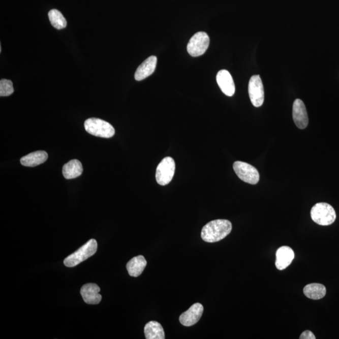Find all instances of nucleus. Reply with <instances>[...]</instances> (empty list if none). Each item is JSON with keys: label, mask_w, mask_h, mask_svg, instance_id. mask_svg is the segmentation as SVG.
Masks as SVG:
<instances>
[{"label": "nucleus", "mask_w": 339, "mask_h": 339, "mask_svg": "<svg viewBox=\"0 0 339 339\" xmlns=\"http://www.w3.org/2000/svg\"><path fill=\"white\" fill-rule=\"evenodd\" d=\"M304 294L312 300H320L326 295V288L322 284H311L306 285L303 288Z\"/></svg>", "instance_id": "18"}, {"label": "nucleus", "mask_w": 339, "mask_h": 339, "mask_svg": "<svg viewBox=\"0 0 339 339\" xmlns=\"http://www.w3.org/2000/svg\"><path fill=\"white\" fill-rule=\"evenodd\" d=\"M157 63L156 56H150L138 67L135 74V78L140 81L150 76L156 70Z\"/></svg>", "instance_id": "14"}, {"label": "nucleus", "mask_w": 339, "mask_h": 339, "mask_svg": "<svg viewBox=\"0 0 339 339\" xmlns=\"http://www.w3.org/2000/svg\"><path fill=\"white\" fill-rule=\"evenodd\" d=\"M146 338L165 339L164 330L158 322L151 321L147 323L144 329Z\"/></svg>", "instance_id": "19"}, {"label": "nucleus", "mask_w": 339, "mask_h": 339, "mask_svg": "<svg viewBox=\"0 0 339 339\" xmlns=\"http://www.w3.org/2000/svg\"><path fill=\"white\" fill-rule=\"evenodd\" d=\"M98 250L97 241L90 239L82 245L73 254L69 255L64 260V263L67 267H74L83 262L87 259L94 255Z\"/></svg>", "instance_id": "3"}, {"label": "nucleus", "mask_w": 339, "mask_h": 339, "mask_svg": "<svg viewBox=\"0 0 339 339\" xmlns=\"http://www.w3.org/2000/svg\"><path fill=\"white\" fill-rule=\"evenodd\" d=\"M248 92L253 106L258 108L263 105L265 100V91H264L262 80L259 75H255L251 77Z\"/></svg>", "instance_id": "8"}, {"label": "nucleus", "mask_w": 339, "mask_h": 339, "mask_svg": "<svg viewBox=\"0 0 339 339\" xmlns=\"http://www.w3.org/2000/svg\"><path fill=\"white\" fill-rule=\"evenodd\" d=\"M216 80L219 86L224 95L228 96H233L235 93V84L233 77L227 70H221L216 76Z\"/></svg>", "instance_id": "12"}, {"label": "nucleus", "mask_w": 339, "mask_h": 339, "mask_svg": "<svg viewBox=\"0 0 339 339\" xmlns=\"http://www.w3.org/2000/svg\"><path fill=\"white\" fill-rule=\"evenodd\" d=\"M204 312V307L202 304L196 303L191 306V308L184 312L180 316L179 320L181 324L186 327H191L199 321Z\"/></svg>", "instance_id": "9"}, {"label": "nucleus", "mask_w": 339, "mask_h": 339, "mask_svg": "<svg viewBox=\"0 0 339 339\" xmlns=\"http://www.w3.org/2000/svg\"><path fill=\"white\" fill-rule=\"evenodd\" d=\"M300 339H316V336L313 333L311 332V331L309 330H305L304 331V332L301 333L300 337Z\"/></svg>", "instance_id": "22"}, {"label": "nucleus", "mask_w": 339, "mask_h": 339, "mask_svg": "<svg viewBox=\"0 0 339 339\" xmlns=\"http://www.w3.org/2000/svg\"><path fill=\"white\" fill-rule=\"evenodd\" d=\"M295 253L289 246H282L276 253L275 266L279 270H284L292 263Z\"/></svg>", "instance_id": "11"}, {"label": "nucleus", "mask_w": 339, "mask_h": 339, "mask_svg": "<svg viewBox=\"0 0 339 339\" xmlns=\"http://www.w3.org/2000/svg\"><path fill=\"white\" fill-rule=\"evenodd\" d=\"M48 159V154L45 151H37L26 155L20 160L21 165L25 167H34L44 163Z\"/></svg>", "instance_id": "15"}, {"label": "nucleus", "mask_w": 339, "mask_h": 339, "mask_svg": "<svg viewBox=\"0 0 339 339\" xmlns=\"http://www.w3.org/2000/svg\"><path fill=\"white\" fill-rule=\"evenodd\" d=\"M311 215L312 220L320 226H329L335 222L336 213L334 209L325 202L317 203L312 208Z\"/></svg>", "instance_id": "2"}, {"label": "nucleus", "mask_w": 339, "mask_h": 339, "mask_svg": "<svg viewBox=\"0 0 339 339\" xmlns=\"http://www.w3.org/2000/svg\"><path fill=\"white\" fill-rule=\"evenodd\" d=\"M232 224L226 220L210 221L203 227L201 231L202 239L207 242L220 241L230 234Z\"/></svg>", "instance_id": "1"}, {"label": "nucleus", "mask_w": 339, "mask_h": 339, "mask_svg": "<svg viewBox=\"0 0 339 339\" xmlns=\"http://www.w3.org/2000/svg\"><path fill=\"white\" fill-rule=\"evenodd\" d=\"M14 92L13 82L10 80L2 79L0 81V96L2 97L9 96Z\"/></svg>", "instance_id": "21"}, {"label": "nucleus", "mask_w": 339, "mask_h": 339, "mask_svg": "<svg viewBox=\"0 0 339 339\" xmlns=\"http://www.w3.org/2000/svg\"><path fill=\"white\" fill-rule=\"evenodd\" d=\"M293 119L296 126L300 129H305L309 124V117L306 107L302 101L297 99L293 105Z\"/></svg>", "instance_id": "10"}, {"label": "nucleus", "mask_w": 339, "mask_h": 339, "mask_svg": "<svg viewBox=\"0 0 339 339\" xmlns=\"http://www.w3.org/2000/svg\"><path fill=\"white\" fill-rule=\"evenodd\" d=\"M175 163L172 157L163 159L156 170V180L160 186H166L172 181L175 174Z\"/></svg>", "instance_id": "5"}, {"label": "nucleus", "mask_w": 339, "mask_h": 339, "mask_svg": "<svg viewBox=\"0 0 339 339\" xmlns=\"http://www.w3.org/2000/svg\"><path fill=\"white\" fill-rule=\"evenodd\" d=\"M233 169L237 177L244 182L255 185L260 180V174L258 170L247 163L241 161L235 162Z\"/></svg>", "instance_id": "7"}, {"label": "nucleus", "mask_w": 339, "mask_h": 339, "mask_svg": "<svg viewBox=\"0 0 339 339\" xmlns=\"http://www.w3.org/2000/svg\"><path fill=\"white\" fill-rule=\"evenodd\" d=\"M82 172H83V167L82 164L76 159L72 160L67 163L63 168V175L66 179H73L78 177L81 175Z\"/></svg>", "instance_id": "16"}, {"label": "nucleus", "mask_w": 339, "mask_h": 339, "mask_svg": "<svg viewBox=\"0 0 339 339\" xmlns=\"http://www.w3.org/2000/svg\"><path fill=\"white\" fill-rule=\"evenodd\" d=\"M49 18L52 25L56 29L60 30L66 27L67 21L59 11L55 9L50 10Z\"/></svg>", "instance_id": "20"}, {"label": "nucleus", "mask_w": 339, "mask_h": 339, "mask_svg": "<svg viewBox=\"0 0 339 339\" xmlns=\"http://www.w3.org/2000/svg\"><path fill=\"white\" fill-rule=\"evenodd\" d=\"M84 128L88 133L98 137L109 138L113 137L115 133L114 128L110 124L95 117L85 120Z\"/></svg>", "instance_id": "4"}, {"label": "nucleus", "mask_w": 339, "mask_h": 339, "mask_svg": "<svg viewBox=\"0 0 339 339\" xmlns=\"http://www.w3.org/2000/svg\"><path fill=\"white\" fill-rule=\"evenodd\" d=\"M100 288L95 284H87L81 288V294L85 302L90 305L100 303L102 296L100 294Z\"/></svg>", "instance_id": "13"}, {"label": "nucleus", "mask_w": 339, "mask_h": 339, "mask_svg": "<svg viewBox=\"0 0 339 339\" xmlns=\"http://www.w3.org/2000/svg\"><path fill=\"white\" fill-rule=\"evenodd\" d=\"M209 36L204 32H197L192 36L188 44V52L192 57H199L205 52L209 46Z\"/></svg>", "instance_id": "6"}, {"label": "nucleus", "mask_w": 339, "mask_h": 339, "mask_svg": "<svg viewBox=\"0 0 339 339\" xmlns=\"http://www.w3.org/2000/svg\"><path fill=\"white\" fill-rule=\"evenodd\" d=\"M147 265V262L144 256L140 255L136 256L128 261L127 268L131 276L138 277L143 273L144 269Z\"/></svg>", "instance_id": "17"}]
</instances>
